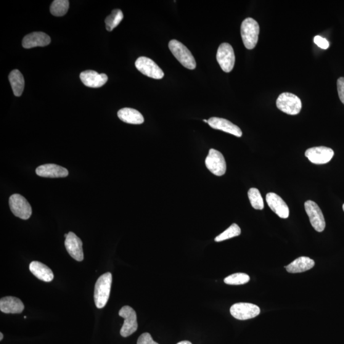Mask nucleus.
<instances>
[{
  "label": "nucleus",
  "instance_id": "obj_1",
  "mask_svg": "<svg viewBox=\"0 0 344 344\" xmlns=\"http://www.w3.org/2000/svg\"><path fill=\"white\" fill-rule=\"evenodd\" d=\"M112 275L110 272L103 274L97 280L94 287L95 305L99 309L104 308L109 298Z\"/></svg>",
  "mask_w": 344,
  "mask_h": 344
},
{
  "label": "nucleus",
  "instance_id": "obj_2",
  "mask_svg": "<svg viewBox=\"0 0 344 344\" xmlns=\"http://www.w3.org/2000/svg\"><path fill=\"white\" fill-rule=\"evenodd\" d=\"M241 36L245 47L253 49L258 41L259 26L257 21L253 18H246L241 25Z\"/></svg>",
  "mask_w": 344,
  "mask_h": 344
},
{
  "label": "nucleus",
  "instance_id": "obj_3",
  "mask_svg": "<svg viewBox=\"0 0 344 344\" xmlns=\"http://www.w3.org/2000/svg\"><path fill=\"white\" fill-rule=\"evenodd\" d=\"M168 47L172 54L185 68L194 70L197 67V63L192 53L181 42L177 40H171L169 42Z\"/></svg>",
  "mask_w": 344,
  "mask_h": 344
},
{
  "label": "nucleus",
  "instance_id": "obj_4",
  "mask_svg": "<svg viewBox=\"0 0 344 344\" xmlns=\"http://www.w3.org/2000/svg\"><path fill=\"white\" fill-rule=\"evenodd\" d=\"M276 105L280 110L289 115H297L301 109V100L290 92L280 94L277 100Z\"/></svg>",
  "mask_w": 344,
  "mask_h": 344
},
{
  "label": "nucleus",
  "instance_id": "obj_5",
  "mask_svg": "<svg viewBox=\"0 0 344 344\" xmlns=\"http://www.w3.org/2000/svg\"><path fill=\"white\" fill-rule=\"evenodd\" d=\"M10 210L18 218L26 220L32 214V209L27 200L22 195H12L9 198Z\"/></svg>",
  "mask_w": 344,
  "mask_h": 344
},
{
  "label": "nucleus",
  "instance_id": "obj_6",
  "mask_svg": "<svg viewBox=\"0 0 344 344\" xmlns=\"http://www.w3.org/2000/svg\"><path fill=\"white\" fill-rule=\"evenodd\" d=\"M119 315L124 319L120 333L122 337H128L136 332L138 328L137 314L133 308L126 305L121 308Z\"/></svg>",
  "mask_w": 344,
  "mask_h": 344
},
{
  "label": "nucleus",
  "instance_id": "obj_7",
  "mask_svg": "<svg viewBox=\"0 0 344 344\" xmlns=\"http://www.w3.org/2000/svg\"><path fill=\"white\" fill-rule=\"evenodd\" d=\"M205 165L208 170L216 176L220 177L226 173V161L223 155L216 149L209 150L205 160Z\"/></svg>",
  "mask_w": 344,
  "mask_h": 344
},
{
  "label": "nucleus",
  "instance_id": "obj_8",
  "mask_svg": "<svg viewBox=\"0 0 344 344\" xmlns=\"http://www.w3.org/2000/svg\"><path fill=\"white\" fill-rule=\"evenodd\" d=\"M216 58L224 72L229 73L233 70L235 65V55L231 45L227 43L221 44L217 52Z\"/></svg>",
  "mask_w": 344,
  "mask_h": 344
},
{
  "label": "nucleus",
  "instance_id": "obj_9",
  "mask_svg": "<svg viewBox=\"0 0 344 344\" xmlns=\"http://www.w3.org/2000/svg\"><path fill=\"white\" fill-rule=\"evenodd\" d=\"M305 209L314 230L318 232H323L326 222L319 206L313 201L308 200L305 203Z\"/></svg>",
  "mask_w": 344,
  "mask_h": 344
},
{
  "label": "nucleus",
  "instance_id": "obj_10",
  "mask_svg": "<svg viewBox=\"0 0 344 344\" xmlns=\"http://www.w3.org/2000/svg\"><path fill=\"white\" fill-rule=\"evenodd\" d=\"M230 313L235 319L247 320L258 316L260 314V309L255 304L238 303L231 307Z\"/></svg>",
  "mask_w": 344,
  "mask_h": 344
},
{
  "label": "nucleus",
  "instance_id": "obj_11",
  "mask_svg": "<svg viewBox=\"0 0 344 344\" xmlns=\"http://www.w3.org/2000/svg\"><path fill=\"white\" fill-rule=\"evenodd\" d=\"M136 67L144 75L155 79H161L164 77L162 70L154 61L146 57H140L136 62Z\"/></svg>",
  "mask_w": 344,
  "mask_h": 344
},
{
  "label": "nucleus",
  "instance_id": "obj_12",
  "mask_svg": "<svg viewBox=\"0 0 344 344\" xmlns=\"http://www.w3.org/2000/svg\"><path fill=\"white\" fill-rule=\"evenodd\" d=\"M305 155L311 163L316 165H323L332 160L334 151L329 147H315L307 150Z\"/></svg>",
  "mask_w": 344,
  "mask_h": 344
},
{
  "label": "nucleus",
  "instance_id": "obj_13",
  "mask_svg": "<svg viewBox=\"0 0 344 344\" xmlns=\"http://www.w3.org/2000/svg\"><path fill=\"white\" fill-rule=\"evenodd\" d=\"M65 247L69 255L78 261H82L84 259L83 242L73 232H69L65 242Z\"/></svg>",
  "mask_w": 344,
  "mask_h": 344
},
{
  "label": "nucleus",
  "instance_id": "obj_14",
  "mask_svg": "<svg viewBox=\"0 0 344 344\" xmlns=\"http://www.w3.org/2000/svg\"><path fill=\"white\" fill-rule=\"evenodd\" d=\"M266 200L270 208L280 218L287 219L290 215L289 207L282 198L274 193H269Z\"/></svg>",
  "mask_w": 344,
  "mask_h": 344
},
{
  "label": "nucleus",
  "instance_id": "obj_15",
  "mask_svg": "<svg viewBox=\"0 0 344 344\" xmlns=\"http://www.w3.org/2000/svg\"><path fill=\"white\" fill-rule=\"evenodd\" d=\"M209 126L215 129L226 132L237 137L242 136V131L239 127L233 124L232 122L223 118H211L208 120Z\"/></svg>",
  "mask_w": 344,
  "mask_h": 344
},
{
  "label": "nucleus",
  "instance_id": "obj_16",
  "mask_svg": "<svg viewBox=\"0 0 344 344\" xmlns=\"http://www.w3.org/2000/svg\"><path fill=\"white\" fill-rule=\"evenodd\" d=\"M80 78L86 86L99 88L104 86L108 81V77L105 73H99L93 70H86L82 72Z\"/></svg>",
  "mask_w": 344,
  "mask_h": 344
},
{
  "label": "nucleus",
  "instance_id": "obj_17",
  "mask_svg": "<svg viewBox=\"0 0 344 344\" xmlns=\"http://www.w3.org/2000/svg\"><path fill=\"white\" fill-rule=\"evenodd\" d=\"M36 174L40 177L46 178H62L68 176V171L63 166L55 164H46L39 166L36 169Z\"/></svg>",
  "mask_w": 344,
  "mask_h": 344
},
{
  "label": "nucleus",
  "instance_id": "obj_18",
  "mask_svg": "<svg viewBox=\"0 0 344 344\" xmlns=\"http://www.w3.org/2000/svg\"><path fill=\"white\" fill-rule=\"evenodd\" d=\"M49 35L43 32H33L25 36L23 40V47L25 49H31L36 47H45L51 43Z\"/></svg>",
  "mask_w": 344,
  "mask_h": 344
},
{
  "label": "nucleus",
  "instance_id": "obj_19",
  "mask_svg": "<svg viewBox=\"0 0 344 344\" xmlns=\"http://www.w3.org/2000/svg\"><path fill=\"white\" fill-rule=\"evenodd\" d=\"M25 305L22 301L14 296H6L0 300V310L5 314H21Z\"/></svg>",
  "mask_w": 344,
  "mask_h": 344
},
{
  "label": "nucleus",
  "instance_id": "obj_20",
  "mask_svg": "<svg viewBox=\"0 0 344 344\" xmlns=\"http://www.w3.org/2000/svg\"><path fill=\"white\" fill-rule=\"evenodd\" d=\"M315 262L312 259L305 256L296 259L292 263L288 264L285 267L289 273L296 274L309 271L313 268Z\"/></svg>",
  "mask_w": 344,
  "mask_h": 344
},
{
  "label": "nucleus",
  "instance_id": "obj_21",
  "mask_svg": "<svg viewBox=\"0 0 344 344\" xmlns=\"http://www.w3.org/2000/svg\"><path fill=\"white\" fill-rule=\"evenodd\" d=\"M30 271L34 276L44 282H51L54 279V274L46 264L39 261H33L30 264Z\"/></svg>",
  "mask_w": 344,
  "mask_h": 344
},
{
  "label": "nucleus",
  "instance_id": "obj_22",
  "mask_svg": "<svg viewBox=\"0 0 344 344\" xmlns=\"http://www.w3.org/2000/svg\"><path fill=\"white\" fill-rule=\"evenodd\" d=\"M118 118L124 123L131 124H141L144 118L139 111L131 108H124L118 111Z\"/></svg>",
  "mask_w": 344,
  "mask_h": 344
},
{
  "label": "nucleus",
  "instance_id": "obj_23",
  "mask_svg": "<svg viewBox=\"0 0 344 344\" xmlns=\"http://www.w3.org/2000/svg\"><path fill=\"white\" fill-rule=\"evenodd\" d=\"M9 79L15 96H21L25 88V79L23 74L20 70H14L10 72Z\"/></svg>",
  "mask_w": 344,
  "mask_h": 344
},
{
  "label": "nucleus",
  "instance_id": "obj_24",
  "mask_svg": "<svg viewBox=\"0 0 344 344\" xmlns=\"http://www.w3.org/2000/svg\"><path fill=\"white\" fill-rule=\"evenodd\" d=\"M124 17L123 13L120 9L112 10V13L105 18L106 29L111 31L120 25Z\"/></svg>",
  "mask_w": 344,
  "mask_h": 344
},
{
  "label": "nucleus",
  "instance_id": "obj_25",
  "mask_svg": "<svg viewBox=\"0 0 344 344\" xmlns=\"http://www.w3.org/2000/svg\"><path fill=\"white\" fill-rule=\"evenodd\" d=\"M69 2L68 0H55L52 3L50 11L54 16H63L67 14L69 9Z\"/></svg>",
  "mask_w": 344,
  "mask_h": 344
},
{
  "label": "nucleus",
  "instance_id": "obj_26",
  "mask_svg": "<svg viewBox=\"0 0 344 344\" xmlns=\"http://www.w3.org/2000/svg\"><path fill=\"white\" fill-rule=\"evenodd\" d=\"M248 197L253 207L257 210H263L264 202L260 192L258 189L251 188L248 192Z\"/></svg>",
  "mask_w": 344,
  "mask_h": 344
},
{
  "label": "nucleus",
  "instance_id": "obj_27",
  "mask_svg": "<svg viewBox=\"0 0 344 344\" xmlns=\"http://www.w3.org/2000/svg\"><path fill=\"white\" fill-rule=\"evenodd\" d=\"M241 234L240 227L237 224H233L228 228L218 237H216L215 240L217 242H222V241L232 239L235 237L239 236Z\"/></svg>",
  "mask_w": 344,
  "mask_h": 344
},
{
  "label": "nucleus",
  "instance_id": "obj_28",
  "mask_svg": "<svg viewBox=\"0 0 344 344\" xmlns=\"http://www.w3.org/2000/svg\"><path fill=\"white\" fill-rule=\"evenodd\" d=\"M250 277L247 274L237 273L225 278L224 282L225 284L229 285H241L246 284L250 282Z\"/></svg>",
  "mask_w": 344,
  "mask_h": 344
},
{
  "label": "nucleus",
  "instance_id": "obj_29",
  "mask_svg": "<svg viewBox=\"0 0 344 344\" xmlns=\"http://www.w3.org/2000/svg\"><path fill=\"white\" fill-rule=\"evenodd\" d=\"M137 344H159L152 339V336L149 333H143L140 336Z\"/></svg>",
  "mask_w": 344,
  "mask_h": 344
},
{
  "label": "nucleus",
  "instance_id": "obj_30",
  "mask_svg": "<svg viewBox=\"0 0 344 344\" xmlns=\"http://www.w3.org/2000/svg\"><path fill=\"white\" fill-rule=\"evenodd\" d=\"M314 42L317 46L322 49H327L330 46L329 42H328L327 40L322 38L321 36H315Z\"/></svg>",
  "mask_w": 344,
  "mask_h": 344
},
{
  "label": "nucleus",
  "instance_id": "obj_31",
  "mask_svg": "<svg viewBox=\"0 0 344 344\" xmlns=\"http://www.w3.org/2000/svg\"><path fill=\"white\" fill-rule=\"evenodd\" d=\"M337 90L340 101L344 105V78H340L338 79Z\"/></svg>",
  "mask_w": 344,
  "mask_h": 344
},
{
  "label": "nucleus",
  "instance_id": "obj_32",
  "mask_svg": "<svg viewBox=\"0 0 344 344\" xmlns=\"http://www.w3.org/2000/svg\"><path fill=\"white\" fill-rule=\"evenodd\" d=\"M177 344H192V343H190L189 341L184 340V341H181V342H180Z\"/></svg>",
  "mask_w": 344,
  "mask_h": 344
},
{
  "label": "nucleus",
  "instance_id": "obj_33",
  "mask_svg": "<svg viewBox=\"0 0 344 344\" xmlns=\"http://www.w3.org/2000/svg\"><path fill=\"white\" fill-rule=\"evenodd\" d=\"M3 338H4V335L2 333H0V340H2Z\"/></svg>",
  "mask_w": 344,
  "mask_h": 344
},
{
  "label": "nucleus",
  "instance_id": "obj_34",
  "mask_svg": "<svg viewBox=\"0 0 344 344\" xmlns=\"http://www.w3.org/2000/svg\"><path fill=\"white\" fill-rule=\"evenodd\" d=\"M203 122H205V123H208V120H203Z\"/></svg>",
  "mask_w": 344,
  "mask_h": 344
},
{
  "label": "nucleus",
  "instance_id": "obj_35",
  "mask_svg": "<svg viewBox=\"0 0 344 344\" xmlns=\"http://www.w3.org/2000/svg\"><path fill=\"white\" fill-rule=\"evenodd\" d=\"M342 207H343V211H344V204L343 205Z\"/></svg>",
  "mask_w": 344,
  "mask_h": 344
}]
</instances>
